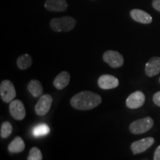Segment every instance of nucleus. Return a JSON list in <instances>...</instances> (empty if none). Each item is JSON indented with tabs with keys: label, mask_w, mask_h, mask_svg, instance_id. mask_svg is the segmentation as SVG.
Instances as JSON below:
<instances>
[{
	"label": "nucleus",
	"mask_w": 160,
	"mask_h": 160,
	"mask_svg": "<svg viewBox=\"0 0 160 160\" xmlns=\"http://www.w3.org/2000/svg\"><path fill=\"white\" fill-rule=\"evenodd\" d=\"M71 105L80 111H88L97 107L102 102L101 96L91 91H81L71 98Z\"/></svg>",
	"instance_id": "f257e3e1"
},
{
	"label": "nucleus",
	"mask_w": 160,
	"mask_h": 160,
	"mask_svg": "<svg viewBox=\"0 0 160 160\" xmlns=\"http://www.w3.org/2000/svg\"><path fill=\"white\" fill-rule=\"evenodd\" d=\"M77 21L74 18L68 17L53 18L50 22L51 28L54 32H69L74 29Z\"/></svg>",
	"instance_id": "f03ea898"
},
{
	"label": "nucleus",
	"mask_w": 160,
	"mask_h": 160,
	"mask_svg": "<svg viewBox=\"0 0 160 160\" xmlns=\"http://www.w3.org/2000/svg\"><path fill=\"white\" fill-rule=\"evenodd\" d=\"M153 125V119L147 117L133 121L129 126V130L133 134H142L151 129Z\"/></svg>",
	"instance_id": "7ed1b4c3"
},
{
	"label": "nucleus",
	"mask_w": 160,
	"mask_h": 160,
	"mask_svg": "<svg viewBox=\"0 0 160 160\" xmlns=\"http://www.w3.org/2000/svg\"><path fill=\"white\" fill-rule=\"evenodd\" d=\"M0 96L4 102L10 103L14 99L17 92L13 84L10 80H3L0 85Z\"/></svg>",
	"instance_id": "20e7f679"
},
{
	"label": "nucleus",
	"mask_w": 160,
	"mask_h": 160,
	"mask_svg": "<svg viewBox=\"0 0 160 160\" xmlns=\"http://www.w3.org/2000/svg\"><path fill=\"white\" fill-rule=\"evenodd\" d=\"M102 59L104 62L108 64L112 68H118L124 64V58L119 52L116 51H106L104 53Z\"/></svg>",
	"instance_id": "39448f33"
},
{
	"label": "nucleus",
	"mask_w": 160,
	"mask_h": 160,
	"mask_svg": "<svg viewBox=\"0 0 160 160\" xmlns=\"http://www.w3.org/2000/svg\"><path fill=\"white\" fill-rule=\"evenodd\" d=\"M9 112L11 117L17 121L22 120L26 116L25 105L19 99H13L10 102Z\"/></svg>",
	"instance_id": "423d86ee"
},
{
	"label": "nucleus",
	"mask_w": 160,
	"mask_h": 160,
	"mask_svg": "<svg viewBox=\"0 0 160 160\" xmlns=\"http://www.w3.org/2000/svg\"><path fill=\"white\" fill-rule=\"evenodd\" d=\"M53 98L51 95L45 94L40 97L35 105V112L38 116H45L51 109Z\"/></svg>",
	"instance_id": "0eeeda50"
},
{
	"label": "nucleus",
	"mask_w": 160,
	"mask_h": 160,
	"mask_svg": "<svg viewBox=\"0 0 160 160\" xmlns=\"http://www.w3.org/2000/svg\"><path fill=\"white\" fill-rule=\"evenodd\" d=\"M145 102V96L142 91H137L131 93L126 99V106L130 109L141 108Z\"/></svg>",
	"instance_id": "6e6552de"
},
{
	"label": "nucleus",
	"mask_w": 160,
	"mask_h": 160,
	"mask_svg": "<svg viewBox=\"0 0 160 160\" xmlns=\"http://www.w3.org/2000/svg\"><path fill=\"white\" fill-rule=\"evenodd\" d=\"M119 85V79L113 75L103 74L100 76L98 79V86L103 90L116 88Z\"/></svg>",
	"instance_id": "1a4fd4ad"
},
{
	"label": "nucleus",
	"mask_w": 160,
	"mask_h": 160,
	"mask_svg": "<svg viewBox=\"0 0 160 160\" xmlns=\"http://www.w3.org/2000/svg\"><path fill=\"white\" fill-rule=\"evenodd\" d=\"M153 143H154V139L153 137L144 138L132 143L131 149L133 154H138L147 151Z\"/></svg>",
	"instance_id": "9d476101"
},
{
	"label": "nucleus",
	"mask_w": 160,
	"mask_h": 160,
	"mask_svg": "<svg viewBox=\"0 0 160 160\" xmlns=\"http://www.w3.org/2000/svg\"><path fill=\"white\" fill-rule=\"evenodd\" d=\"M45 8L51 12H63L68 8V2L66 0H46Z\"/></svg>",
	"instance_id": "9b49d317"
},
{
	"label": "nucleus",
	"mask_w": 160,
	"mask_h": 160,
	"mask_svg": "<svg viewBox=\"0 0 160 160\" xmlns=\"http://www.w3.org/2000/svg\"><path fill=\"white\" fill-rule=\"evenodd\" d=\"M160 72V57H154L146 63L145 73L150 77L159 74Z\"/></svg>",
	"instance_id": "f8f14e48"
},
{
	"label": "nucleus",
	"mask_w": 160,
	"mask_h": 160,
	"mask_svg": "<svg viewBox=\"0 0 160 160\" xmlns=\"http://www.w3.org/2000/svg\"><path fill=\"white\" fill-rule=\"evenodd\" d=\"M131 17L134 21L142 24H150L152 22V17L147 12L140 9H133L130 12Z\"/></svg>",
	"instance_id": "ddd939ff"
},
{
	"label": "nucleus",
	"mask_w": 160,
	"mask_h": 160,
	"mask_svg": "<svg viewBox=\"0 0 160 160\" xmlns=\"http://www.w3.org/2000/svg\"><path fill=\"white\" fill-rule=\"evenodd\" d=\"M71 77L68 72L62 71L59 73L53 80V86L58 90H62L68 85Z\"/></svg>",
	"instance_id": "4468645a"
},
{
	"label": "nucleus",
	"mask_w": 160,
	"mask_h": 160,
	"mask_svg": "<svg viewBox=\"0 0 160 160\" xmlns=\"http://www.w3.org/2000/svg\"><path fill=\"white\" fill-rule=\"evenodd\" d=\"M28 90L34 98L40 97L43 93V87L42 83L37 79H32L28 84Z\"/></svg>",
	"instance_id": "2eb2a0df"
},
{
	"label": "nucleus",
	"mask_w": 160,
	"mask_h": 160,
	"mask_svg": "<svg viewBox=\"0 0 160 160\" xmlns=\"http://www.w3.org/2000/svg\"><path fill=\"white\" fill-rule=\"evenodd\" d=\"M25 148V144L22 138L15 137L8 146V150L12 153H18L22 152Z\"/></svg>",
	"instance_id": "dca6fc26"
},
{
	"label": "nucleus",
	"mask_w": 160,
	"mask_h": 160,
	"mask_svg": "<svg viewBox=\"0 0 160 160\" xmlns=\"http://www.w3.org/2000/svg\"><path fill=\"white\" fill-rule=\"evenodd\" d=\"M32 63H33V59H32L31 56L28 54V53L19 56L17 59V67L20 70H26L29 68Z\"/></svg>",
	"instance_id": "f3484780"
},
{
	"label": "nucleus",
	"mask_w": 160,
	"mask_h": 160,
	"mask_svg": "<svg viewBox=\"0 0 160 160\" xmlns=\"http://www.w3.org/2000/svg\"><path fill=\"white\" fill-rule=\"evenodd\" d=\"M13 131V127L11 122L6 121L1 125V129H0V136L2 139H7L9 137Z\"/></svg>",
	"instance_id": "a211bd4d"
},
{
	"label": "nucleus",
	"mask_w": 160,
	"mask_h": 160,
	"mask_svg": "<svg viewBox=\"0 0 160 160\" xmlns=\"http://www.w3.org/2000/svg\"><path fill=\"white\" fill-rule=\"evenodd\" d=\"M50 132V128L46 124H40L34 128L33 131V134L34 137H40L48 134Z\"/></svg>",
	"instance_id": "6ab92c4d"
},
{
	"label": "nucleus",
	"mask_w": 160,
	"mask_h": 160,
	"mask_svg": "<svg viewBox=\"0 0 160 160\" xmlns=\"http://www.w3.org/2000/svg\"><path fill=\"white\" fill-rule=\"evenodd\" d=\"M42 153L40 150L37 147H33L30 150L28 160H42Z\"/></svg>",
	"instance_id": "aec40b11"
},
{
	"label": "nucleus",
	"mask_w": 160,
	"mask_h": 160,
	"mask_svg": "<svg viewBox=\"0 0 160 160\" xmlns=\"http://www.w3.org/2000/svg\"><path fill=\"white\" fill-rule=\"evenodd\" d=\"M153 101L156 105L160 107V91H158L154 93L153 97Z\"/></svg>",
	"instance_id": "412c9836"
},
{
	"label": "nucleus",
	"mask_w": 160,
	"mask_h": 160,
	"mask_svg": "<svg viewBox=\"0 0 160 160\" xmlns=\"http://www.w3.org/2000/svg\"><path fill=\"white\" fill-rule=\"evenodd\" d=\"M152 6L153 8L160 12V0H153Z\"/></svg>",
	"instance_id": "4be33fe9"
},
{
	"label": "nucleus",
	"mask_w": 160,
	"mask_h": 160,
	"mask_svg": "<svg viewBox=\"0 0 160 160\" xmlns=\"http://www.w3.org/2000/svg\"><path fill=\"white\" fill-rule=\"evenodd\" d=\"M153 159L154 160H160V145L157 147L156 149L154 155H153Z\"/></svg>",
	"instance_id": "5701e85b"
},
{
	"label": "nucleus",
	"mask_w": 160,
	"mask_h": 160,
	"mask_svg": "<svg viewBox=\"0 0 160 160\" xmlns=\"http://www.w3.org/2000/svg\"><path fill=\"white\" fill-rule=\"evenodd\" d=\"M159 81H160V79H159Z\"/></svg>",
	"instance_id": "b1692460"
}]
</instances>
